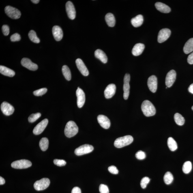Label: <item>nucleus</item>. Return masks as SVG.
I'll use <instances>...</instances> for the list:
<instances>
[{"label":"nucleus","mask_w":193,"mask_h":193,"mask_svg":"<svg viewBox=\"0 0 193 193\" xmlns=\"http://www.w3.org/2000/svg\"><path fill=\"white\" fill-rule=\"evenodd\" d=\"M141 110L144 115L146 117H150L155 115L156 110L150 101L145 100L142 102Z\"/></svg>","instance_id":"obj_1"},{"label":"nucleus","mask_w":193,"mask_h":193,"mask_svg":"<svg viewBox=\"0 0 193 193\" xmlns=\"http://www.w3.org/2000/svg\"><path fill=\"white\" fill-rule=\"evenodd\" d=\"M78 131V127L74 121H70L67 123L65 129V134L67 137H73L77 134Z\"/></svg>","instance_id":"obj_2"},{"label":"nucleus","mask_w":193,"mask_h":193,"mask_svg":"<svg viewBox=\"0 0 193 193\" xmlns=\"http://www.w3.org/2000/svg\"><path fill=\"white\" fill-rule=\"evenodd\" d=\"M134 140L131 136L127 135L118 138L114 142V146L117 148H121L130 145Z\"/></svg>","instance_id":"obj_3"},{"label":"nucleus","mask_w":193,"mask_h":193,"mask_svg":"<svg viewBox=\"0 0 193 193\" xmlns=\"http://www.w3.org/2000/svg\"><path fill=\"white\" fill-rule=\"evenodd\" d=\"M50 181L48 178H44L39 180L37 181L34 184V187L37 191L45 190L50 185Z\"/></svg>","instance_id":"obj_4"},{"label":"nucleus","mask_w":193,"mask_h":193,"mask_svg":"<svg viewBox=\"0 0 193 193\" xmlns=\"http://www.w3.org/2000/svg\"><path fill=\"white\" fill-rule=\"evenodd\" d=\"M5 11L7 15L13 19H18L21 15V12L18 9L11 6L5 7Z\"/></svg>","instance_id":"obj_5"},{"label":"nucleus","mask_w":193,"mask_h":193,"mask_svg":"<svg viewBox=\"0 0 193 193\" xmlns=\"http://www.w3.org/2000/svg\"><path fill=\"white\" fill-rule=\"evenodd\" d=\"M32 165L30 161L27 160H20L13 162L11 164V166L16 169H21L30 167Z\"/></svg>","instance_id":"obj_6"},{"label":"nucleus","mask_w":193,"mask_h":193,"mask_svg":"<svg viewBox=\"0 0 193 193\" xmlns=\"http://www.w3.org/2000/svg\"><path fill=\"white\" fill-rule=\"evenodd\" d=\"M94 149L92 146L85 144L80 146L75 150L74 153L77 155H81L91 153Z\"/></svg>","instance_id":"obj_7"},{"label":"nucleus","mask_w":193,"mask_h":193,"mask_svg":"<svg viewBox=\"0 0 193 193\" xmlns=\"http://www.w3.org/2000/svg\"><path fill=\"white\" fill-rule=\"evenodd\" d=\"M130 80V76L129 74L125 75L124 78L123 89L124 91L123 97L125 100L128 99L130 94V85L129 84Z\"/></svg>","instance_id":"obj_8"},{"label":"nucleus","mask_w":193,"mask_h":193,"mask_svg":"<svg viewBox=\"0 0 193 193\" xmlns=\"http://www.w3.org/2000/svg\"><path fill=\"white\" fill-rule=\"evenodd\" d=\"M176 77V73L174 70H171L169 71L167 74L165 83L167 87H171L175 82Z\"/></svg>","instance_id":"obj_9"},{"label":"nucleus","mask_w":193,"mask_h":193,"mask_svg":"<svg viewBox=\"0 0 193 193\" xmlns=\"http://www.w3.org/2000/svg\"><path fill=\"white\" fill-rule=\"evenodd\" d=\"M171 34L170 30L168 29H161L159 32L158 36V41L159 43H162L165 42L169 38Z\"/></svg>","instance_id":"obj_10"},{"label":"nucleus","mask_w":193,"mask_h":193,"mask_svg":"<svg viewBox=\"0 0 193 193\" xmlns=\"http://www.w3.org/2000/svg\"><path fill=\"white\" fill-rule=\"evenodd\" d=\"M67 15L71 20H74L76 18V11L74 5L72 2L68 1L65 5Z\"/></svg>","instance_id":"obj_11"},{"label":"nucleus","mask_w":193,"mask_h":193,"mask_svg":"<svg viewBox=\"0 0 193 193\" xmlns=\"http://www.w3.org/2000/svg\"><path fill=\"white\" fill-rule=\"evenodd\" d=\"M77 97V104L79 108H81L84 105L85 102V95L83 91L78 87L76 92Z\"/></svg>","instance_id":"obj_12"},{"label":"nucleus","mask_w":193,"mask_h":193,"mask_svg":"<svg viewBox=\"0 0 193 193\" xmlns=\"http://www.w3.org/2000/svg\"><path fill=\"white\" fill-rule=\"evenodd\" d=\"M48 122V119H45L38 125H36L33 130V134L35 135H39L44 131L47 125Z\"/></svg>","instance_id":"obj_13"},{"label":"nucleus","mask_w":193,"mask_h":193,"mask_svg":"<svg viewBox=\"0 0 193 193\" xmlns=\"http://www.w3.org/2000/svg\"><path fill=\"white\" fill-rule=\"evenodd\" d=\"M21 64L23 67L31 71H36L38 68V66L36 64L31 61L28 58H24L22 59Z\"/></svg>","instance_id":"obj_14"},{"label":"nucleus","mask_w":193,"mask_h":193,"mask_svg":"<svg viewBox=\"0 0 193 193\" xmlns=\"http://www.w3.org/2000/svg\"><path fill=\"white\" fill-rule=\"evenodd\" d=\"M1 110L3 113L6 116H10L14 113V109L12 106L6 102H4L1 105Z\"/></svg>","instance_id":"obj_15"},{"label":"nucleus","mask_w":193,"mask_h":193,"mask_svg":"<svg viewBox=\"0 0 193 193\" xmlns=\"http://www.w3.org/2000/svg\"><path fill=\"white\" fill-rule=\"evenodd\" d=\"M147 85L150 91L153 93L156 91L157 88V79L156 77L151 76L148 78Z\"/></svg>","instance_id":"obj_16"},{"label":"nucleus","mask_w":193,"mask_h":193,"mask_svg":"<svg viewBox=\"0 0 193 193\" xmlns=\"http://www.w3.org/2000/svg\"><path fill=\"white\" fill-rule=\"evenodd\" d=\"M76 63L79 70L83 76H87L89 75V71L82 59H77Z\"/></svg>","instance_id":"obj_17"},{"label":"nucleus","mask_w":193,"mask_h":193,"mask_svg":"<svg viewBox=\"0 0 193 193\" xmlns=\"http://www.w3.org/2000/svg\"><path fill=\"white\" fill-rule=\"evenodd\" d=\"M97 120L101 126L103 128L107 129L110 128V121L107 116L104 115H99L97 117Z\"/></svg>","instance_id":"obj_18"},{"label":"nucleus","mask_w":193,"mask_h":193,"mask_svg":"<svg viewBox=\"0 0 193 193\" xmlns=\"http://www.w3.org/2000/svg\"><path fill=\"white\" fill-rule=\"evenodd\" d=\"M116 86L115 84L109 85L105 89L104 94L105 97L107 99L111 98L115 95L116 91Z\"/></svg>","instance_id":"obj_19"},{"label":"nucleus","mask_w":193,"mask_h":193,"mask_svg":"<svg viewBox=\"0 0 193 193\" xmlns=\"http://www.w3.org/2000/svg\"><path fill=\"white\" fill-rule=\"evenodd\" d=\"M52 33L55 40L60 41L62 39L63 32L61 28L59 26H55L52 28Z\"/></svg>","instance_id":"obj_20"},{"label":"nucleus","mask_w":193,"mask_h":193,"mask_svg":"<svg viewBox=\"0 0 193 193\" xmlns=\"http://www.w3.org/2000/svg\"><path fill=\"white\" fill-rule=\"evenodd\" d=\"M145 46L144 44L139 43L135 45L132 50L133 55L137 56L140 55L143 51Z\"/></svg>","instance_id":"obj_21"},{"label":"nucleus","mask_w":193,"mask_h":193,"mask_svg":"<svg viewBox=\"0 0 193 193\" xmlns=\"http://www.w3.org/2000/svg\"><path fill=\"white\" fill-rule=\"evenodd\" d=\"M155 8L161 12L167 14L171 11V9L168 5L161 2H157L155 5Z\"/></svg>","instance_id":"obj_22"},{"label":"nucleus","mask_w":193,"mask_h":193,"mask_svg":"<svg viewBox=\"0 0 193 193\" xmlns=\"http://www.w3.org/2000/svg\"><path fill=\"white\" fill-rule=\"evenodd\" d=\"M95 57L104 63H106L107 62V57L104 52L100 49H98L95 50Z\"/></svg>","instance_id":"obj_23"},{"label":"nucleus","mask_w":193,"mask_h":193,"mask_svg":"<svg viewBox=\"0 0 193 193\" xmlns=\"http://www.w3.org/2000/svg\"><path fill=\"white\" fill-rule=\"evenodd\" d=\"M143 18L142 15H138L132 19L131 23L134 27H140L143 24Z\"/></svg>","instance_id":"obj_24"},{"label":"nucleus","mask_w":193,"mask_h":193,"mask_svg":"<svg viewBox=\"0 0 193 193\" xmlns=\"http://www.w3.org/2000/svg\"><path fill=\"white\" fill-rule=\"evenodd\" d=\"M0 73L4 75L9 77H13L15 74V73L14 71L1 65L0 66Z\"/></svg>","instance_id":"obj_25"},{"label":"nucleus","mask_w":193,"mask_h":193,"mask_svg":"<svg viewBox=\"0 0 193 193\" xmlns=\"http://www.w3.org/2000/svg\"><path fill=\"white\" fill-rule=\"evenodd\" d=\"M183 50L186 54L190 53L193 51V38L189 39L185 43Z\"/></svg>","instance_id":"obj_26"},{"label":"nucleus","mask_w":193,"mask_h":193,"mask_svg":"<svg viewBox=\"0 0 193 193\" xmlns=\"http://www.w3.org/2000/svg\"><path fill=\"white\" fill-rule=\"evenodd\" d=\"M105 20L107 25L110 27H113L115 25V17L111 13H108L105 16Z\"/></svg>","instance_id":"obj_27"},{"label":"nucleus","mask_w":193,"mask_h":193,"mask_svg":"<svg viewBox=\"0 0 193 193\" xmlns=\"http://www.w3.org/2000/svg\"><path fill=\"white\" fill-rule=\"evenodd\" d=\"M167 145L170 150L174 151L177 149V145L176 142L173 138L170 137L168 138L167 140Z\"/></svg>","instance_id":"obj_28"},{"label":"nucleus","mask_w":193,"mask_h":193,"mask_svg":"<svg viewBox=\"0 0 193 193\" xmlns=\"http://www.w3.org/2000/svg\"><path fill=\"white\" fill-rule=\"evenodd\" d=\"M49 141L47 138L44 137L42 138L39 142V146L41 149L43 151L47 149L48 147Z\"/></svg>","instance_id":"obj_29"},{"label":"nucleus","mask_w":193,"mask_h":193,"mask_svg":"<svg viewBox=\"0 0 193 193\" xmlns=\"http://www.w3.org/2000/svg\"><path fill=\"white\" fill-rule=\"evenodd\" d=\"M62 72L64 76L67 80H70L71 79V71L68 67L66 65H64L62 68Z\"/></svg>","instance_id":"obj_30"},{"label":"nucleus","mask_w":193,"mask_h":193,"mask_svg":"<svg viewBox=\"0 0 193 193\" xmlns=\"http://www.w3.org/2000/svg\"><path fill=\"white\" fill-rule=\"evenodd\" d=\"M174 119L176 123L179 125H184L185 119L184 117L179 113H176L174 115Z\"/></svg>","instance_id":"obj_31"},{"label":"nucleus","mask_w":193,"mask_h":193,"mask_svg":"<svg viewBox=\"0 0 193 193\" xmlns=\"http://www.w3.org/2000/svg\"><path fill=\"white\" fill-rule=\"evenodd\" d=\"M164 179V182L166 184L170 185L171 184L172 181H173V176L170 172H167L165 174Z\"/></svg>","instance_id":"obj_32"},{"label":"nucleus","mask_w":193,"mask_h":193,"mask_svg":"<svg viewBox=\"0 0 193 193\" xmlns=\"http://www.w3.org/2000/svg\"><path fill=\"white\" fill-rule=\"evenodd\" d=\"M29 36L30 40L34 43L39 44L40 41L37 37L36 33L33 30H31L29 33Z\"/></svg>","instance_id":"obj_33"},{"label":"nucleus","mask_w":193,"mask_h":193,"mask_svg":"<svg viewBox=\"0 0 193 193\" xmlns=\"http://www.w3.org/2000/svg\"><path fill=\"white\" fill-rule=\"evenodd\" d=\"M192 165L190 161H186L185 162L182 167V170L185 174H188L192 170Z\"/></svg>","instance_id":"obj_34"},{"label":"nucleus","mask_w":193,"mask_h":193,"mask_svg":"<svg viewBox=\"0 0 193 193\" xmlns=\"http://www.w3.org/2000/svg\"><path fill=\"white\" fill-rule=\"evenodd\" d=\"M41 116V114L39 113L32 114L29 116L28 119L29 122L33 123L37 120Z\"/></svg>","instance_id":"obj_35"},{"label":"nucleus","mask_w":193,"mask_h":193,"mask_svg":"<svg viewBox=\"0 0 193 193\" xmlns=\"http://www.w3.org/2000/svg\"><path fill=\"white\" fill-rule=\"evenodd\" d=\"M47 89L46 88H42V89L34 91L33 94L37 96H41V95L45 94L47 92Z\"/></svg>","instance_id":"obj_36"},{"label":"nucleus","mask_w":193,"mask_h":193,"mask_svg":"<svg viewBox=\"0 0 193 193\" xmlns=\"http://www.w3.org/2000/svg\"><path fill=\"white\" fill-rule=\"evenodd\" d=\"M150 179L147 177H144L140 181V185L142 188H145L148 183L149 182Z\"/></svg>","instance_id":"obj_37"},{"label":"nucleus","mask_w":193,"mask_h":193,"mask_svg":"<svg viewBox=\"0 0 193 193\" xmlns=\"http://www.w3.org/2000/svg\"><path fill=\"white\" fill-rule=\"evenodd\" d=\"M136 158L138 159V160H142L146 158V155L144 152L139 151L136 153Z\"/></svg>","instance_id":"obj_38"},{"label":"nucleus","mask_w":193,"mask_h":193,"mask_svg":"<svg viewBox=\"0 0 193 193\" xmlns=\"http://www.w3.org/2000/svg\"><path fill=\"white\" fill-rule=\"evenodd\" d=\"M54 164L58 166H63L66 164V162L63 160H59V159H54L53 161Z\"/></svg>","instance_id":"obj_39"},{"label":"nucleus","mask_w":193,"mask_h":193,"mask_svg":"<svg viewBox=\"0 0 193 193\" xmlns=\"http://www.w3.org/2000/svg\"><path fill=\"white\" fill-rule=\"evenodd\" d=\"M99 191L100 193H109L108 187L104 184H101L99 187Z\"/></svg>","instance_id":"obj_40"},{"label":"nucleus","mask_w":193,"mask_h":193,"mask_svg":"<svg viewBox=\"0 0 193 193\" xmlns=\"http://www.w3.org/2000/svg\"><path fill=\"white\" fill-rule=\"evenodd\" d=\"M10 39L12 42H16L20 41L21 39V37L19 34L16 33L11 35Z\"/></svg>","instance_id":"obj_41"},{"label":"nucleus","mask_w":193,"mask_h":193,"mask_svg":"<svg viewBox=\"0 0 193 193\" xmlns=\"http://www.w3.org/2000/svg\"><path fill=\"white\" fill-rule=\"evenodd\" d=\"M108 170L110 173L113 174H117L119 173V170L117 167L114 166H111L108 168Z\"/></svg>","instance_id":"obj_42"},{"label":"nucleus","mask_w":193,"mask_h":193,"mask_svg":"<svg viewBox=\"0 0 193 193\" xmlns=\"http://www.w3.org/2000/svg\"><path fill=\"white\" fill-rule=\"evenodd\" d=\"M2 30L4 35L5 36L8 35L9 33V28L8 26L6 25H4L2 27Z\"/></svg>","instance_id":"obj_43"},{"label":"nucleus","mask_w":193,"mask_h":193,"mask_svg":"<svg viewBox=\"0 0 193 193\" xmlns=\"http://www.w3.org/2000/svg\"><path fill=\"white\" fill-rule=\"evenodd\" d=\"M187 62L189 64H193V52L188 56L187 58Z\"/></svg>","instance_id":"obj_44"},{"label":"nucleus","mask_w":193,"mask_h":193,"mask_svg":"<svg viewBox=\"0 0 193 193\" xmlns=\"http://www.w3.org/2000/svg\"><path fill=\"white\" fill-rule=\"evenodd\" d=\"M71 193H81V190L78 187H74L73 188Z\"/></svg>","instance_id":"obj_45"},{"label":"nucleus","mask_w":193,"mask_h":193,"mask_svg":"<svg viewBox=\"0 0 193 193\" xmlns=\"http://www.w3.org/2000/svg\"><path fill=\"white\" fill-rule=\"evenodd\" d=\"M188 90L189 92L193 94V83L191 84L190 86H189Z\"/></svg>","instance_id":"obj_46"},{"label":"nucleus","mask_w":193,"mask_h":193,"mask_svg":"<svg viewBox=\"0 0 193 193\" xmlns=\"http://www.w3.org/2000/svg\"><path fill=\"white\" fill-rule=\"evenodd\" d=\"M5 180L2 177H0V185H3L5 184Z\"/></svg>","instance_id":"obj_47"},{"label":"nucleus","mask_w":193,"mask_h":193,"mask_svg":"<svg viewBox=\"0 0 193 193\" xmlns=\"http://www.w3.org/2000/svg\"><path fill=\"white\" fill-rule=\"evenodd\" d=\"M31 1L32 2L34 3L38 4V3H39L40 1H39V0H32Z\"/></svg>","instance_id":"obj_48"},{"label":"nucleus","mask_w":193,"mask_h":193,"mask_svg":"<svg viewBox=\"0 0 193 193\" xmlns=\"http://www.w3.org/2000/svg\"><path fill=\"white\" fill-rule=\"evenodd\" d=\"M192 110H193V106L192 107Z\"/></svg>","instance_id":"obj_49"}]
</instances>
